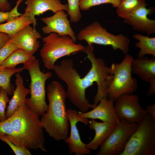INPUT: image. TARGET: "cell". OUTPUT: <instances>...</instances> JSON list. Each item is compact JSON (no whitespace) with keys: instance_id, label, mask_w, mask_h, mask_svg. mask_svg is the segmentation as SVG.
Here are the masks:
<instances>
[{"instance_id":"18","label":"cell","mask_w":155,"mask_h":155,"mask_svg":"<svg viewBox=\"0 0 155 155\" xmlns=\"http://www.w3.org/2000/svg\"><path fill=\"white\" fill-rule=\"evenodd\" d=\"M89 128L94 130L95 135L89 143L85 144L86 147L90 150H95L102 144L115 128L117 125L107 122H98L94 119L89 120Z\"/></svg>"},{"instance_id":"4","label":"cell","mask_w":155,"mask_h":155,"mask_svg":"<svg viewBox=\"0 0 155 155\" xmlns=\"http://www.w3.org/2000/svg\"><path fill=\"white\" fill-rule=\"evenodd\" d=\"M42 40L43 44L40 55L45 67L49 70L53 69L59 59L82 52L85 48L82 44L76 43L69 36L55 33H50Z\"/></svg>"},{"instance_id":"17","label":"cell","mask_w":155,"mask_h":155,"mask_svg":"<svg viewBox=\"0 0 155 155\" xmlns=\"http://www.w3.org/2000/svg\"><path fill=\"white\" fill-rule=\"evenodd\" d=\"M26 7L24 13L36 24L35 17L39 16L48 11H51L54 13L63 10L67 11V4H63L60 0H25Z\"/></svg>"},{"instance_id":"3","label":"cell","mask_w":155,"mask_h":155,"mask_svg":"<svg viewBox=\"0 0 155 155\" xmlns=\"http://www.w3.org/2000/svg\"><path fill=\"white\" fill-rule=\"evenodd\" d=\"M40 115L26 104L19 108L10 117L20 146L28 149H40L47 152Z\"/></svg>"},{"instance_id":"16","label":"cell","mask_w":155,"mask_h":155,"mask_svg":"<svg viewBox=\"0 0 155 155\" xmlns=\"http://www.w3.org/2000/svg\"><path fill=\"white\" fill-rule=\"evenodd\" d=\"M114 102L108 98H103L92 110L78 112V115L82 118L98 119L102 122L117 125L120 120L115 112Z\"/></svg>"},{"instance_id":"21","label":"cell","mask_w":155,"mask_h":155,"mask_svg":"<svg viewBox=\"0 0 155 155\" xmlns=\"http://www.w3.org/2000/svg\"><path fill=\"white\" fill-rule=\"evenodd\" d=\"M36 59L33 55L18 49L12 53L0 66L1 68H13L20 64H24Z\"/></svg>"},{"instance_id":"9","label":"cell","mask_w":155,"mask_h":155,"mask_svg":"<svg viewBox=\"0 0 155 155\" xmlns=\"http://www.w3.org/2000/svg\"><path fill=\"white\" fill-rule=\"evenodd\" d=\"M137 125L129 123L125 119L121 120L95 155H120Z\"/></svg>"},{"instance_id":"12","label":"cell","mask_w":155,"mask_h":155,"mask_svg":"<svg viewBox=\"0 0 155 155\" xmlns=\"http://www.w3.org/2000/svg\"><path fill=\"white\" fill-rule=\"evenodd\" d=\"M67 16L65 11L61 10L51 16L42 18L41 20L46 24L42 28V32L45 34L55 33L60 36H68L75 42L77 37Z\"/></svg>"},{"instance_id":"30","label":"cell","mask_w":155,"mask_h":155,"mask_svg":"<svg viewBox=\"0 0 155 155\" xmlns=\"http://www.w3.org/2000/svg\"><path fill=\"white\" fill-rule=\"evenodd\" d=\"M8 95L4 89L0 87V122L6 119L5 109L7 103L10 100Z\"/></svg>"},{"instance_id":"33","label":"cell","mask_w":155,"mask_h":155,"mask_svg":"<svg viewBox=\"0 0 155 155\" xmlns=\"http://www.w3.org/2000/svg\"><path fill=\"white\" fill-rule=\"evenodd\" d=\"M146 110L147 113L155 120V104L147 106L146 107Z\"/></svg>"},{"instance_id":"11","label":"cell","mask_w":155,"mask_h":155,"mask_svg":"<svg viewBox=\"0 0 155 155\" xmlns=\"http://www.w3.org/2000/svg\"><path fill=\"white\" fill-rule=\"evenodd\" d=\"M78 113L77 111L69 108L67 110L70 132L69 136H68L64 141L67 145L70 154L88 155L90 153L91 150L86 147L85 144L82 141L76 125L78 122H81L87 125L89 120L80 117L78 115Z\"/></svg>"},{"instance_id":"10","label":"cell","mask_w":155,"mask_h":155,"mask_svg":"<svg viewBox=\"0 0 155 155\" xmlns=\"http://www.w3.org/2000/svg\"><path fill=\"white\" fill-rule=\"evenodd\" d=\"M115 101L114 110L120 120L125 119L129 123L138 124L147 114L141 106L137 95L124 94Z\"/></svg>"},{"instance_id":"19","label":"cell","mask_w":155,"mask_h":155,"mask_svg":"<svg viewBox=\"0 0 155 155\" xmlns=\"http://www.w3.org/2000/svg\"><path fill=\"white\" fill-rule=\"evenodd\" d=\"M16 77V87L5 111L6 119L9 118L21 107L26 104V97L30 94V89L25 86L23 78L20 72L17 73Z\"/></svg>"},{"instance_id":"26","label":"cell","mask_w":155,"mask_h":155,"mask_svg":"<svg viewBox=\"0 0 155 155\" xmlns=\"http://www.w3.org/2000/svg\"><path fill=\"white\" fill-rule=\"evenodd\" d=\"M67 1L68 9L67 11L69 16V20L72 23H77L80 20L82 17L80 7V0Z\"/></svg>"},{"instance_id":"31","label":"cell","mask_w":155,"mask_h":155,"mask_svg":"<svg viewBox=\"0 0 155 155\" xmlns=\"http://www.w3.org/2000/svg\"><path fill=\"white\" fill-rule=\"evenodd\" d=\"M1 140L6 143L16 155H32L29 149L25 147L14 144L11 141L5 139H2Z\"/></svg>"},{"instance_id":"23","label":"cell","mask_w":155,"mask_h":155,"mask_svg":"<svg viewBox=\"0 0 155 155\" xmlns=\"http://www.w3.org/2000/svg\"><path fill=\"white\" fill-rule=\"evenodd\" d=\"M146 4L145 0H121L116 7L118 16L123 19L141 6Z\"/></svg>"},{"instance_id":"20","label":"cell","mask_w":155,"mask_h":155,"mask_svg":"<svg viewBox=\"0 0 155 155\" xmlns=\"http://www.w3.org/2000/svg\"><path fill=\"white\" fill-rule=\"evenodd\" d=\"M32 24L35 28L36 24L25 13L12 20L0 24V32L6 34L9 36L16 34L25 26Z\"/></svg>"},{"instance_id":"34","label":"cell","mask_w":155,"mask_h":155,"mask_svg":"<svg viewBox=\"0 0 155 155\" xmlns=\"http://www.w3.org/2000/svg\"><path fill=\"white\" fill-rule=\"evenodd\" d=\"M9 39L7 34L0 32V49L4 46Z\"/></svg>"},{"instance_id":"1","label":"cell","mask_w":155,"mask_h":155,"mask_svg":"<svg viewBox=\"0 0 155 155\" xmlns=\"http://www.w3.org/2000/svg\"><path fill=\"white\" fill-rule=\"evenodd\" d=\"M46 90L49 104L40 119L43 127L55 140H64L68 136L69 125L65 105L66 92L56 81L50 83Z\"/></svg>"},{"instance_id":"13","label":"cell","mask_w":155,"mask_h":155,"mask_svg":"<svg viewBox=\"0 0 155 155\" xmlns=\"http://www.w3.org/2000/svg\"><path fill=\"white\" fill-rule=\"evenodd\" d=\"M132 73L136 74L150 84L147 96L155 94V57L144 56L132 59L131 65Z\"/></svg>"},{"instance_id":"25","label":"cell","mask_w":155,"mask_h":155,"mask_svg":"<svg viewBox=\"0 0 155 155\" xmlns=\"http://www.w3.org/2000/svg\"><path fill=\"white\" fill-rule=\"evenodd\" d=\"M2 139H6L14 144L20 146L15 135L10 117L0 122V140H1Z\"/></svg>"},{"instance_id":"14","label":"cell","mask_w":155,"mask_h":155,"mask_svg":"<svg viewBox=\"0 0 155 155\" xmlns=\"http://www.w3.org/2000/svg\"><path fill=\"white\" fill-rule=\"evenodd\" d=\"M146 5V4L140 7L123 19L134 30L144 32L148 36L155 32V20L148 17L153 12L154 8H147Z\"/></svg>"},{"instance_id":"22","label":"cell","mask_w":155,"mask_h":155,"mask_svg":"<svg viewBox=\"0 0 155 155\" xmlns=\"http://www.w3.org/2000/svg\"><path fill=\"white\" fill-rule=\"evenodd\" d=\"M133 38L139 42L135 44V46L140 49L137 56L141 57L146 55H150L155 57V37L136 34Z\"/></svg>"},{"instance_id":"27","label":"cell","mask_w":155,"mask_h":155,"mask_svg":"<svg viewBox=\"0 0 155 155\" xmlns=\"http://www.w3.org/2000/svg\"><path fill=\"white\" fill-rule=\"evenodd\" d=\"M121 0H80V10L86 11L91 7L102 4L109 3L113 7H117Z\"/></svg>"},{"instance_id":"15","label":"cell","mask_w":155,"mask_h":155,"mask_svg":"<svg viewBox=\"0 0 155 155\" xmlns=\"http://www.w3.org/2000/svg\"><path fill=\"white\" fill-rule=\"evenodd\" d=\"M9 37L18 49L33 55L39 47L40 43L38 39L41 38V36L35 28H33L29 25Z\"/></svg>"},{"instance_id":"24","label":"cell","mask_w":155,"mask_h":155,"mask_svg":"<svg viewBox=\"0 0 155 155\" xmlns=\"http://www.w3.org/2000/svg\"><path fill=\"white\" fill-rule=\"evenodd\" d=\"M18 71L16 68H0V87L4 89L8 94L12 93L15 88L11 82V77Z\"/></svg>"},{"instance_id":"28","label":"cell","mask_w":155,"mask_h":155,"mask_svg":"<svg viewBox=\"0 0 155 155\" xmlns=\"http://www.w3.org/2000/svg\"><path fill=\"white\" fill-rule=\"evenodd\" d=\"M23 0H18L16 5L13 9L7 11H3L0 9V24L6 21L8 22L12 20L21 16L22 14L18 11V7Z\"/></svg>"},{"instance_id":"35","label":"cell","mask_w":155,"mask_h":155,"mask_svg":"<svg viewBox=\"0 0 155 155\" xmlns=\"http://www.w3.org/2000/svg\"><path fill=\"white\" fill-rule=\"evenodd\" d=\"M0 155H1L0 154Z\"/></svg>"},{"instance_id":"7","label":"cell","mask_w":155,"mask_h":155,"mask_svg":"<svg viewBox=\"0 0 155 155\" xmlns=\"http://www.w3.org/2000/svg\"><path fill=\"white\" fill-rule=\"evenodd\" d=\"M76 37L80 41H85L90 46L94 44L111 46L114 50H120L125 55L128 53L129 50L128 37L122 34L114 35L108 32L97 21L80 30Z\"/></svg>"},{"instance_id":"5","label":"cell","mask_w":155,"mask_h":155,"mask_svg":"<svg viewBox=\"0 0 155 155\" xmlns=\"http://www.w3.org/2000/svg\"><path fill=\"white\" fill-rule=\"evenodd\" d=\"M155 120L148 114L138 124L120 155H155Z\"/></svg>"},{"instance_id":"6","label":"cell","mask_w":155,"mask_h":155,"mask_svg":"<svg viewBox=\"0 0 155 155\" xmlns=\"http://www.w3.org/2000/svg\"><path fill=\"white\" fill-rule=\"evenodd\" d=\"M23 67L28 70L30 78V95L26 98V104L32 111L42 116L48 106L45 100L46 82L52 77L53 74L50 71H42L39 61L36 59L24 64Z\"/></svg>"},{"instance_id":"2","label":"cell","mask_w":155,"mask_h":155,"mask_svg":"<svg viewBox=\"0 0 155 155\" xmlns=\"http://www.w3.org/2000/svg\"><path fill=\"white\" fill-rule=\"evenodd\" d=\"M53 70L57 77L66 84L67 97L80 112H87L90 108L96 106L89 102L86 96V90L95 82L90 71L84 77H81L71 59L61 60L59 64H55Z\"/></svg>"},{"instance_id":"32","label":"cell","mask_w":155,"mask_h":155,"mask_svg":"<svg viewBox=\"0 0 155 155\" xmlns=\"http://www.w3.org/2000/svg\"><path fill=\"white\" fill-rule=\"evenodd\" d=\"M0 9L3 11H7L11 9V4L8 0H0Z\"/></svg>"},{"instance_id":"8","label":"cell","mask_w":155,"mask_h":155,"mask_svg":"<svg viewBox=\"0 0 155 155\" xmlns=\"http://www.w3.org/2000/svg\"><path fill=\"white\" fill-rule=\"evenodd\" d=\"M128 53L119 63H113L111 66L113 78L107 90L108 98L115 101L121 95L132 94L137 88L136 79L132 77L131 65L133 59Z\"/></svg>"},{"instance_id":"29","label":"cell","mask_w":155,"mask_h":155,"mask_svg":"<svg viewBox=\"0 0 155 155\" xmlns=\"http://www.w3.org/2000/svg\"><path fill=\"white\" fill-rule=\"evenodd\" d=\"M18 49L9 39L5 44L0 49V66L12 53Z\"/></svg>"}]
</instances>
